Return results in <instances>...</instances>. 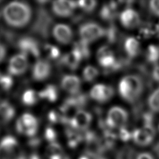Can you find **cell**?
<instances>
[{
  "label": "cell",
  "instance_id": "cell-44",
  "mask_svg": "<svg viewBox=\"0 0 159 159\" xmlns=\"http://www.w3.org/2000/svg\"><path fill=\"white\" fill-rule=\"evenodd\" d=\"M0 75H1V74H0Z\"/></svg>",
  "mask_w": 159,
  "mask_h": 159
},
{
  "label": "cell",
  "instance_id": "cell-9",
  "mask_svg": "<svg viewBox=\"0 0 159 159\" xmlns=\"http://www.w3.org/2000/svg\"><path fill=\"white\" fill-rule=\"evenodd\" d=\"M114 94L112 86L102 83L94 85L90 91L89 96L92 99L99 103H104L111 99Z\"/></svg>",
  "mask_w": 159,
  "mask_h": 159
},
{
  "label": "cell",
  "instance_id": "cell-21",
  "mask_svg": "<svg viewBox=\"0 0 159 159\" xmlns=\"http://www.w3.org/2000/svg\"><path fill=\"white\" fill-rule=\"evenodd\" d=\"M15 109L9 102L3 101L0 103V123L9 122L14 116Z\"/></svg>",
  "mask_w": 159,
  "mask_h": 159
},
{
  "label": "cell",
  "instance_id": "cell-5",
  "mask_svg": "<svg viewBox=\"0 0 159 159\" xmlns=\"http://www.w3.org/2000/svg\"><path fill=\"white\" fill-rule=\"evenodd\" d=\"M129 119L127 111L122 107L113 106L111 107L106 114V124L110 128H122Z\"/></svg>",
  "mask_w": 159,
  "mask_h": 159
},
{
  "label": "cell",
  "instance_id": "cell-15",
  "mask_svg": "<svg viewBox=\"0 0 159 159\" xmlns=\"http://www.w3.org/2000/svg\"><path fill=\"white\" fill-rule=\"evenodd\" d=\"M61 86L64 91L73 96L80 93L81 81L76 75H66L61 79Z\"/></svg>",
  "mask_w": 159,
  "mask_h": 159
},
{
  "label": "cell",
  "instance_id": "cell-27",
  "mask_svg": "<svg viewBox=\"0 0 159 159\" xmlns=\"http://www.w3.org/2000/svg\"><path fill=\"white\" fill-rule=\"evenodd\" d=\"M39 98V94H37L34 90L27 89L24 93L22 97V100L24 104L32 106L37 102Z\"/></svg>",
  "mask_w": 159,
  "mask_h": 159
},
{
  "label": "cell",
  "instance_id": "cell-32",
  "mask_svg": "<svg viewBox=\"0 0 159 159\" xmlns=\"http://www.w3.org/2000/svg\"><path fill=\"white\" fill-rule=\"evenodd\" d=\"M45 50L47 52L48 57L51 59H57L60 55V52L56 46L47 44L45 47Z\"/></svg>",
  "mask_w": 159,
  "mask_h": 159
},
{
  "label": "cell",
  "instance_id": "cell-13",
  "mask_svg": "<svg viewBox=\"0 0 159 159\" xmlns=\"http://www.w3.org/2000/svg\"><path fill=\"white\" fill-rule=\"evenodd\" d=\"M78 6L77 1L58 0L52 2V7L54 14L59 17H66L70 16Z\"/></svg>",
  "mask_w": 159,
  "mask_h": 159
},
{
  "label": "cell",
  "instance_id": "cell-18",
  "mask_svg": "<svg viewBox=\"0 0 159 159\" xmlns=\"http://www.w3.org/2000/svg\"><path fill=\"white\" fill-rule=\"evenodd\" d=\"M124 50L129 58L136 57L140 50L139 41L134 37H128L125 39L124 43Z\"/></svg>",
  "mask_w": 159,
  "mask_h": 159
},
{
  "label": "cell",
  "instance_id": "cell-2",
  "mask_svg": "<svg viewBox=\"0 0 159 159\" xmlns=\"http://www.w3.org/2000/svg\"><path fill=\"white\" fill-rule=\"evenodd\" d=\"M143 90V83L136 75H127L122 77L118 84L120 97L129 102H134L139 98Z\"/></svg>",
  "mask_w": 159,
  "mask_h": 159
},
{
  "label": "cell",
  "instance_id": "cell-26",
  "mask_svg": "<svg viewBox=\"0 0 159 159\" xmlns=\"http://www.w3.org/2000/svg\"><path fill=\"white\" fill-rule=\"evenodd\" d=\"M99 72L97 68L92 65L85 66L83 70V78L86 82L93 81L99 75Z\"/></svg>",
  "mask_w": 159,
  "mask_h": 159
},
{
  "label": "cell",
  "instance_id": "cell-19",
  "mask_svg": "<svg viewBox=\"0 0 159 159\" xmlns=\"http://www.w3.org/2000/svg\"><path fill=\"white\" fill-rule=\"evenodd\" d=\"M82 58L80 54L74 49L65 54L61 58V62L70 70H76L78 68Z\"/></svg>",
  "mask_w": 159,
  "mask_h": 159
},
{
  "label": "cell",
  "instance_id": "cell-37",
  "mask_svg": "<svg viewBox=\"0 0 159 159\" xmlns=\"http://www.w3.org/2000/svg\"><path fill=\"white\" fill-rule=\"evenodd\" d=\"M152 77L154 81L159 83V65H155L152 70Z\"/></svg>",
  "mask_w": 159,
  "mask_h": 159
},
{
  "label": "cell",
  "instance_id": "cell-42",
  "mask_svg": "<svg viewBox=\"0 0 159 159\" xmlns=\"http://www.w3.org/2000/svg\"><path fill=\"white\" fill-rule=\"evenodd\" d=\"M78 159H88V158H86V157H84V156H82V157H80Z\"/></svg>",
  "mask_w": 159,
  "mask_h": 159
},
{
  "label": "cell",
  "instance_id": "cell-40",
  "mask_svg": "<svg viewBox=\"0 0 159 159\" xmlns=\"http://www.w3.org/2000/svg\"><path fill=\"white\" fill-rule=\"evenodd\" d=\"M155 34L159 38V22L154 27Z\"/></svg>",
  "mask_w": 159,
  "mask_h": 159
},
{
  "label": "cell",
  "instance_id": "cell-1",
  "mask_svg": "<svg viewBox=\"0 0 159 159\" xmlns=\"http://www.w3.org/2000/svg\"><path fill=\"white\" fill-rule=\"evenodd\" d=\"M2 16L9 25L20 28L26 25L32 16L29 5L22 1H12L7 4L2 10Z\"/></svg>",
  "mask_w": 159,
  "mask_h": 159
},
{
  "label": "cell",
  "instance_id": "cell-31",
  "mask_svg": "<svg viewBox=\"0 0 159 159\" xmlns=\"http://www.w3.org/2000/svg\"><path fill=\"white\" fill-rule=\"evenodd\" d=\"M13 84V80L10 75H0V86L5 90L9 89Z\"/></svg>",
  "mask_w": 159,
  "mask_h": 159
},
{
  "label": "cell",
  "instance_id": "cell-12",
  "mask_svg": "<svg viewBox=\"0 0 159 159\" xmlns=\"http://www.w3.org/2000/svg\"><path fill=\"white\" fill-rule=\"evenodd\" d=\"M27 55L21 53L13 56L9 60L8 71L10 75H20L23 74L28 67Z\"/></svg>",
  "mask_w": 159,
  "mask_h": 159
},
{
  "label": "cell",
  "instance_id": "cell-6",
  "mask_svg": "<svg viewBox=\"0 0 159 159\" xmlns=\"http://www.w3.org/2000/svg\"><path fill=\"white\" fill-rule=\"evenodd\" d=\"M38 125V121L35 116L29 113H25L17 119L16 127L19 134L32 137L37 133Z\"/></svg>",
  "mask_w": 159,
  "mask_h": 159
},
{
  "label": "cell",
  "instance_id": "cell-14",
  "mask_svg": "<svg viewBox=\"0 0 159 159\" xmlns=\"http://www.w3.org/2000/svg\"><path fill=\"white\" fill-rule=\"evenodd\" d=\"M53 35L60 43L68 44L73 38V32L71 27L65 24H58L52 30Z\"/></svg>",
  "mask_w": 159,
  "mask_h": 159
},
{
  "label": "cell",
  "instance_id": "cell-34",
  "mask_svg": "<svg viewBox=\"0 0 159 159\" xmlns=\"http://www.w3.org/2000/svg\"><path fill=\"white\" fill-rule=\"evenodd\" d=\"M148 8L153 15L159 17V0H152L149 1Z\"/></svg>",
  "mask_w": 159,
  "mask_h": 159
},
{
  "label": "cell",
  "instance_id": "cell-16",
  "mask_svg": "<svg viewBox=\"0 0 159 159\" xmlns=\"http://www.w3.org/2000/svg\"><path fill=\"white\" fill-rule=\"evenodd\" d=\"M18 47L22 53L25 55L30 54L35 57H38L40 55V48L37 41L29 37H23L20 39L17 43Z\"/></svg>",
  "mask_w": 159,
  "mask_h": 159
},
{
  "label": "cell",
  "instance_id": "cell-33",
  "mask_svg": "<svg viewBox=\"0 0 159 159\" xmlns=\"http://www.w3.org/2000/svg\"><path fill=\"white\" fill-rule=\"evenodd\" d=\"M140 35L143 38H148L152 35L155 34L154 32V27H152L151 25H143L139 31Z\"/></svg>",
  "mask_w": 159,
  "mask_h": 159
},
{
  "label": "cell",
  "instance_id": "cell-17",
  "mask_svg": "<svg viewBox=\"0 0 159 159\" xmlns=\"http://www.w3.org/2000/svg\"><path fill=\"white\" fill-rule=\"evenodd\" d=\"M51 66L49 62L45 60H37L32 68V76L35 80L43 81L47 79L50 75Z\"/></svg>",
  "mask_w": 159,
  "mask_h": 159
},
{
  "label": "cell",
  "instance_id": "cell-30",
  "mask_svg": "<svg viewBox=\"0 0 159 159\" xmlns=\"http://www.w3.org/2000/svg\"><path fill=\"white\" fill-rule=\"evenodd\" d=\"M117 35V29L113 25H110L107 28L105 29L104 37L109 43H113L116 40Z\"/></svg>",
  "mask_w": 159,
  "mask_h": 159
},
{
  "label": "cell",
  "instance_id": "cell-20",
  "mask_svg": "<svg viewBox=\"0 0 159 159\" xmlns=\"http://www.w3.org/2000/svg\"><path fill=\"white\" fill-rule=\"evenodd\" d=\"M117 6L118 5L117 4V2L114 1L102 5L99 11L101 18L106 21L112 20L117 15L116 11Z\"/></svg>",
  "mask_w": 159,
  "mask_h": 159
},
{
  "label": "cell",
  "instance_id": "cell-7",
  "mask_svg": "<svg viewBox=\"0 0 159 159\" xmlns=\"http://www.w3.org/2000/svg\"><path fill=\"white\" fill-rule=\"evenodd\" d=\"M155 135V130L152 124H144L142 127L135 129L132 132V139L134 142L142 147L150 144Z\"/></svg>",
  "mask_w": 159,
  "mask_h": 159
},
{
  "label": "cell",
  "instance_id": "cell-36",
  "mask_svg": "<svg viewBox=\"0 0 159 159\" xmlns=\"http://www.w3.org/2000/svg\"><path fill=\"white\" fill-rule=\"evenodd\" d=\"M119 129H120L119 135L121 139L124 140H127L130 138H132V133H130L129 131L127 129H126L124 127Z\"/></svg>",
  "mask_w": 159,
  "mask_h": 159
},
{
  "label": "cell",
  "instance_id": "cell-8",
  "mask_svg": "<svg viewBox=\"0 0 159 159\" xmlns=\"http://www.w3.org/2000/svg\"><path fill=\"white\" fill-rule=\"evenodd\" d=\"M93 120L91 113L83 109H78L70 118L68 124L78 130H85L89 128Z\"/></svg>",
  "mask_w": 159,
  "mask_h": 159
},
{
  "label": "cell",
  "instance_id": "cell-29",
  "mask_svg": "<svg viewBox=\"0 0 159 159\" xmlns=\"http://www.w3.org/2000/svg\"><path fill=\"white\" fill-rule=\"evenodd\" d=\"M97 1L93 0H86V1H77V5L83 11L87 13L92 12L97 6Z\"/></svg>",
  "mask_w": 159,
  "mask_h": 159
},
{
  "label": "cell",
  "instance_id": "cell-10",
  "mask_svg": "<svg viewBox=\"0 0 159 159\" xmlns=\"http://www.w3.org/2000/svg\"><path fill=\"white\" fill-rule=\"evenodd\" d=\"M96 58L99 65L105 70H116L119 69L118 60L111 48L101 49L97 53Z\"/></svg>",
  "mask_w": 159,
  "mask_h": 159
},
{
  "label": "cell",
  "instance_id": "cell-11",
  "mask_svg": "<svg viewBox=\"0 0 159 159\" xmlns=\"http://www.w3.org/2000/svg\"><path fill=\"white\" fill-rule=\"evenodd\" d=\"M120 22L126 29H132L140 25L141 19L139 14L135 9L127 7L119 14Z\"/></svg>",
  "mask_w": 159,
  "mask_h": 159
},
{
  "label": "cell",
  "instance_id": "cell-24",
  "mask_svg": "<svg viewBox=\"0 0 159 159\" xmlns=\"http://www.w3.org/2000/svg\"><path fill=\"white\" fill-rule=\"evenodd\" d=\"M145 57L149 63L157 65L159 61V45L154 44L148 45L145 52Z\"/></svg>",
  "mask_w": 159,
  "mask_h": 159
},
{
  "label": "cell",
  "instance_id": "cell-39",
  "mask_svg": "<svg viewBox=\"0 0 159 159\" xmlns=\"http://www.w3.org/2000/svg\"><path fill=\"white\" fill-rule=\"evenodd\" d=\"M6 48L4 46L0 43V63L6 57Z\"/></svg>",
  "mask_w": 159,
  "mask_h": 159
},
{
  "label": "cell",
  "instance_id": "cell-38",
  "mask_svg": "<svg viewBox=\"0 0 159 159\" xmlns=\"http://www.w3.org/2000/svg\"><path fill=\"white\" fill-rule=\"evenodd\" d=\"M136 159H154V158L148 152H141L137 156Z\"/></svg>",
  "mask_w": 159,
  "mask_h": 159
},
{
  "label": "cell",
  "instance_id": "cell-35",
  "mask_svg": "<svg viewBox=\"0 0 159 159\" xmlns=\"http://www.w3.org/2000/svg\"><path fill=\"white\" fill-rule=\"evenodd\" d=\"M45 138L49 142H50L51 143H53V142H55V140H56L57 139V133L55 132V130L49 127H47L46 128L45 130Z\"/></svg>",
  "mask_w": 159,
  "mask_h": 159
},
{
  "label": "cell",
  "instance_id": "cell-43",
  "mask_svg": "<svg viewBox=\"0 0 159 159\" xmlns=\"http://www.w3.org/2000/svg\"><path fill=\"white\" fill-rule=\"evenodd\" d=\"M158 127H159V125H158Z\"/></svg>",
  "mask_w": 159,
  "mask_h": 159
},
{
  "label": "cell",
  "instance_id": "cell-22",
  "mask_svg": "<svg viewBox=\"0 0 159 159\" xmlns=\"http://www.w3.org/2000/svg\"><path fill=\"white\" fill-rule=\"evenodd\" d=\"M38 94L39 98L45 99L50 102L55 101L58 96V89L53 84H48Z\"/></svg>",
  "mask_w": 159,
  "mask_h": 159
},
{
  "label": "cell",
  "instance_id": "cell-41",
  "mask_svg": "<svg viewBox=\"0 0 159 159\" xmlns=\"http://www.w3.org/2000/svg\"><path fill=\"white\" fill-rule=\"evenodd\" d=\"M29 159H41V158H40V157L38 155H37V154H32V155L30 156Z\"/></svg>",
  "mask_w": 159,
  "mask_h": 159
},
{
  "label": "cell",
  "instance_id": "cell-4",
  "mask_svg": "<svg viewBox=\"0 0 159 159\" xmlns=\"http://www.w3.org/2000/svg\"><path fill=\"white\" fill-rule=\"evenodd\" d=\"M80 40L89 44L104 37L105 29L95 22H86L82 24L78 29Z\"/></svg>",
  "mask_w": 159,
  "mask_h": 159
},
{
  "label": "cell",
  "instance_id": "cell-23",
  "mask_svg": "<svg viewBox=\"0 0 159 159\" xmlns=\"http://www.w3.org/2000/svg\"><path fill=\"white\" fill-rule=\"evenodd\" d=\"M147 105L153 112H159V86L155 88L149 95Z\"/></svg>",
  "mask_w": 159,
  "mask_h": 159
},
{
  "label": "cell",
  "instance_id": "cell-28",
  "mask_svg": "<svg viewBox=\"0 0 159 159\" xmlns=\"http://www.w3.org/2000/svg\"><path fill=\"white\" fill-rule=\"evenodd\" d=\"M62 152L63 150L61 146L56 142H53L50 143L47 147L46 150V155L48 157V159H50L54 157L61 156Z\"/></svg>",
  "mask_w": 159,
  "mask_h": 159
},
{
  "label": "cell",
  "instance_id": "cell-25",
  "mask_svg": "<svg viewBox=\"0 0 159 159\" xmlns=\"http://www.w3.org/2000/svg\"><path fill=\"white\" fill-rule=\"evenodd\" d=\"M73 49L75 50L80 54L82 60L88 59L90 56L91 52L89 48V44L80 39L74 43Z\"/></svg>",
  "mask_w": 159,
  "mask_h": 159
},
{
  "label": "cell",
  "instance_id": "cell-3",
  "mask_svg": "<svg viewBox=\"0 0 159 159\" xmlns=\"http://www.w3.org/2000/svg\"><path fill=\"white\" fill-rule=\"evenodd\" d=\"M0 159H27L13 136L7 135L0 141Z\"/></svg>",
  "mask_w": 159,
  "mask_h": 159
}]
</instances>
